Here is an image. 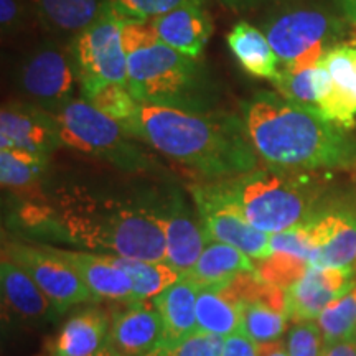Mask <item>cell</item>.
I'll return each instance as SVG.
<instances>
[{"instance_id": "obj_1", "label": "cell", "mask_w": 356, "mask_h": 356, "mask_svg": "<svg viewBox=\"0 0 356 356\" xmlns=\"http://www.w3.org/2000/svg\"><path fill=\"white\" fill-rule=\"evenodd\" d=\"M26 221L101 254L165 261V236L154 198L132 200L84 185L61 186L48 207H30Z\"/></svg>"}, {"instance_id": "obj_2", "label": "cell", "mask_w": 356, "mask_h": 356, "mask_svg": "<svg viewBox=\"0 0 356 356\" xmlns=\"http://www.w3.org/2000/svg\"><path fill=\"white\" fill-rule=\"evenodd\" d=\"M126 132L204 181L234 178L257 168V154L243 118L139 102Z\"/></svg>"}, {"instance_id": "obj_3", "label": "cell", "mask_w": 356, "mask_h": 356, "mask_svg": "<svg viewBox=\"0 0 356 356\" xmlns=\"http://www.w3.org/2000/svg\"><path fill=\"white\" fill-rule=\"evenodd\" d=\"M257 157L284 170H348L356 167V137L322 114L293 106L273 91L241 104Z\"/></svg>"}, {"instance_id": "obj_4", "label": "cell", "mask_w": 356, "mask_h": 356, "mask_svg": "<svg viewBox=\"0 0 356 356\" xmlns=\"http://www.w3.org/2000/svg\"><path fill=\"white\" fill-rule=\"evenodd\" d=\"M127 86L139 102L188 111H211L216 91L198 58L163 43L150 20L129 19L122 26Z\"/></svg>"}, {"instance_id": "obj_5", "label": "cell", "mask_w": 356, "mask_h": 356, "mask_svg": "<svg viewBox=\"0 0 356 356\" xmlns=\"http://www.w3.org/2000/svg\"><path fill=\"white\" fill-rule=\"evenodd\" d=\"M243 216L266 234H277L310 221L317 193L296 170L267 165L244 175L216 180Z\"/></svg>"}, {"instance_id": "obj_6", "label": "cell", "mask_w": 356, "mask_h": 356, "mask_svg": "<svg viewBox=\"0 0 356 356\" xmlns=\"http://www.w3.org/2000/svg\"><path fill=\"white\" fill-rule=\"evenodd\" d=\"M53 115L61 145L104 160L124 172L152 170V160L134 144V137L129 136L126 129L83 97L73 99Z\"/></svg>"}, {"instance_id": "obj_7", "label": "cell", "mask_w": 356, "mask_h": 356, "mask_svg": "<svg viewBox=\"0 0 356 356\" xmlns=\"http://www.w3.org/2000/svg\"><path fill=\"white\" fill-rule=\"evenodd\" d=\"M127 19L106 2L99 15L71 38L83 99L89 101L108 84L127 83V56L122 44V26Z\"/></svg>"}, {"instance_id": "obj_8", "label": "cell", "mask_w": 356, "mask_h": 356, "mask_svg": "<svg viewBox=\"0 0 356 356\" xmlns=\"http://www.w3.org/2000/svg\"><path fill=\"white\" fill-rule=\"evenodd\" d=\"M282 70H305L337 47L341 25L318 8H289L262 25Z\"/></svg>"}, {"instance_id": "obj_9", "label": "cell", "mask_w": 356, "mask_h": 356, "mask_svg": "<svg viewBox=\"0 0 356 356\" xmlns=\"http://www.w3.org/2000/svg\"><path fill=\"white\" fill-rule=\"evenodd\" d=\"M15 79L24 101L51 114L58 113L74 99L79 88L71 43L56 40L38 43L22 58Z\"/></svg>"}, {"instance_id": "obj_10", "label": "cell", "mask_w": 356, "mask_h": 356, "mask_svg": "<svg viewBox=\"0 0 356 356\" xmlns=\"http://www.w3.org/2000/svg\"><path fill=\"white\" fill-rule=\"evenodd\" d=\"M200 222L210 241H220L238 248L252 261L270 256V234L249 222L233 202L226 198L216 181H203L190 188Z\"/></svg>"}, {"instance_id": "obj_11", "label": "cell", "mask_w": 356, "mask_h": 356, "mask_svg": "<svg viewBox=\"0 0 356 356\" xmlns=\"http://www.w3.org/2000/svg\"><path fill=\"white\" fill-rule=\"evenodd\" d=\"M3 257L15 262L38 284L44 296L56 307L58 314H63L78 304L97 300L84 286L76 270L51 246L7 243L3 246Z\"/></svg>"}, {"instance_id": "obj_12", "label": "cell", "mask_w": 356, "mask_h": 356, "mask_svg": "<svg viewBox=\"0 0 356 356\" xmlns=\"http://www.w3.org/2000/svg\"><path fill=\"white\" fill-rule=\"evenodd\" d=\"M318 113L353 129L356 121V44L340 43L318 61Z\"/></svg>"}, {"instance_id": "obj_13", "label": "cell", "mask_w": 356, "mask_h": 356, "mask_svg": "<svg viewBox=\"0 0 356 356\" xmlns=\"http://www.w3.org/2000/svg\"><path fill=\"white\" fill-rule=\"evenodd\" d=\"M163 236H165V262L184 277L193 269L203 249L210 243L198 213L193 215L188 203L177 191L154 198Z\"/></svg>"}, {"instance_id": "obj_14", "label": "cell", "mask_w": 356, "mask_h": 356, "mask_svg": "<svg viewBox=\"0 0 356 356\" xmlns=\"http://www.w3.org/2000/svg\"><path fill=\"white\" fill-rule=\"evenodd\" d=\"M61 145L55 115L24 99L0 111V149H15L50 157Z\"/></svg>"}, {"instance_id": "obj_15", "label": "cell", "mask_w": 356, "mask_h": 356, "mask_svg": "<svg viewBox=\"0 0 356 356\" xmlns=\"http://www.w3.org/2000/svg\"><path fill=\"white\" fill-rule=\"evenodd\" d=\"M355 267L310 266L286 292V314L293 322L317 320L332 302L356 286Z\"/></svg>"}, {"instance_id": "obj_16", "label": "cell", "mask_w": 356, "mask_h": 356, "mask_svg": "<svg viewBox=\"0 0 356 356\" xmlns=\"http://www.w3.org/2000/svg\"><path fill=\"white\" fill-rule=\"evenodd\" d=\"M150 24L163 43L191 58L202 56L213 33V20L204 0H185L150 19Z\"/></svg>"}, {"instance_id": "obj_17", "label": "cell", "mask_w": 356, "mask_h": 356, "mask_svg": "<svg viewBox=\"0 0 356 356\" xmlns=\"http://www.w3.org/2000/svg\"><path fill=\"white\" fill-rule=\"evenodd\" d=\"M108 343L121 356H147L163 343V325L154 302H132L111 323Z\"/></svg>"}, {"instance_id": "obj_18", "label": "cell", "mask_w": 356, "mask_h": 356, "mask_svg": "<svg viewBox=\"0 0 356 356\" xmlns=\"http://www.w3.org/2000/svg\"><path fill=\"white\" fill-rule=\"evenodd\" d=\"M68 264L76 270L92 296L99 299L118 302H136L132 280L124 270L111 262L108 254L91 251L53 248Z\"/></svg>"}, {"instance_id": "obj_19", "label": "cell", "mask_w": 356, "mask_h": 356, "mask_svg": "<svg viewBox=\"0 0 356 356\" xmlns=\"http://www.w3.org/2000/svg\"><path fill=\"white\" fill-rule=\"evenodd\" d=\"M243 289L239 277L231 282L204 284L197 300V333L229 337L241 328Z\"/></svg>"}, {"instance_id": "obj_20", "label": "cell", "mask_w": 356, "mask_h": 356, "mask_svg": "<svg viewBox=\"0 0 356 356\" xmlns=\"http://www.w3.org/2000/svg\"><path fill=\"white\" fill-rule=\"evenodd\" d=\"M317 251L310 266H356V216L350 213H328L310 220Z\"/></svg>"}, {"instance_id": "obj_21", "label": "cell", "mask_w": 356, "mask_h": 356, "mask_svg": "<svg viewBox=\"0 0 356 356\" xmlns=\"http://www.w3.org/2000/svg\"><path fill=\"white\" fill-rule=\"evenodd\" d=\"M202 284L180 277L152 302L163 325V343L175 345L197 333V300Z\"/></svg>"}, {"instance_id": "obj_22", "label": "cell", "mask_w": 356, "mask_h": 356, "mask_svg": "<svg viewBox=\"0 0 356 356\" xmlns=\"http://www.w3.org/2000/svg\"><path fill=\"white\" fill-rule=\"evenodd\" d=\"M111 323L99 309H86L71 317L53 340L50 356H91L109 341Z\"/></svg>"}, {"instance_id": "obj_23", "label": "cell", "mask_w": 356, "mask_h": 356, "mask_svg": "<svg viewBox=\"0 0 356 356\" xmlns=\"http://www.w3.org/2000/svg\"><path fill=\"white\" fill-rule=\"evenodd\" d=\"M226 43L236 61L249 76L269 81L277 78L280 70L279 58L262 30L249 22H238L226 35Z\"/></svg>"}, {"instance_id": "obj_24", "label": "cell", "mask_w": 356, "mask_h": 356, "mask_svg": "<svg viewBox=\"0 0 356 356\" xmlns=\"http://www.w3.org/2000/svg\"><path fill=\"white\" fill-rule=\"evenodd\" d=\"M0 284H2V296L7 305L19 317L37 322V320H44L53 314H58L56 307L44 296L38 284L22 267L7 257H2V264H0Z\"/></svg>"}, {"instance_id": "obj_25", "label": "cell", "mask_w": 356, "mask_h": 356, "mask_svg": "<svg viewBox=\"0 0 356 356\" xmlns=\"http://www.w3.org/2000/svg\"><path fill=\"white\" fill-rule=\"evenodd\" d=\"M241 275H259L252 259L231 244L210 241L203 249L193 269L184 277H190L202 284H221L241 277Z\"/></svg>"}, {"instance_id": "obj_26", "label": "cell", "mask_w": 356, "mask_h": 356, "mask_svg": "<svg viewBox=\"0 0 356 356\" xmlns=\"http://www.w3.org/2000/svg\"><path fill=\"white\" fill-rule=\"evenodd\" d=\"M40 22L56 35L76 37L99 15L106 0H29Z\"/></svg>"}, {"instance_id": "obj_27", "label": "cell", "mask_w": 356, "mask_h": 356, "mask_svg": "<svg viewBox=\"0 0 356 356\" xmlns=\"http://www.w3.org/2000/svg\"><path fill=\"white\" fill-rule=\"evenodd\" d=\"M108 256L114 266H118L131 277L136 302L154 299L180 279V274L173 270L165 261H144L115 254Z\"/></svg>"}, {"instance_id": "obj_28", "label": "cell", "mask_w": 356, "mask_h": 356, "mask_svg": "<svg viewBox=\"0 0 356 356\" xmlns=\"http://www.w3.org/2000/svg\"><path fill=\"white\" fill-rule=\"evenodd\" d=\"M261 287L257 296L244 297L243 320L239 328L257 345L280 340V337L287 330L289 322L286 312L275 309L269 300L262 297Z\"/></svg>"}, {"instance_id": "obj_29", "label": "cell", "mask_w": 356, "mask_h": 356, "mask_svg": "<svg viewBox=\"0 0 356 356\" xmlns=\"http://www.w3.org/2000/svg\"><path fill=\"white\" fill-rule=\"evenodd\" d=\"M48 159L15 149H0V181L8 190L33 191L47 172Z\"/></svg>"}, {"instance_id": "obj_30", "label": "cell", "mask_w": 356, "mask_h": 356, "mask_svg": "<svg viewBox=\"0 0 356 356\" xmlns=\"http://www.w3.org/2000/svg\"><path fill=\"white\" fill-rule=\"evenodd\" d=\"M317 323L322 330L323 346H332L356 337V286L332 302L320 314Z\"/></svg>"}, {"instance_id": "obj_31", "label": "cell", "mask_w": 356, "mask_h": 356, "mask_svg": "<svg viewBox=\"0 0 356 356\" xmlns=\"http://www.w3.org/2000/svg\"><path fill=\"white\" fill-rule=\"evenodd\" d=\"M315 66L305 70L280 68L277 78L270 83L277 89V95L291 104L318 113V83Z\"/></svg>"}, {"instance_id": "obj_32", "label": "cell", "mask_w": 356, "mask_h": 356, "mask_svg": "<svg viewBox=\"0 0 356 356\" xmlns=\"http://www.w3.org/2000/svg\"><path fill=\"white\" fill-rule=\"evenodd\" d=\"M88 102H91L102 114L109 115L126 129L139 109V101L132 96L127 83H113L96 92Z\"/></svg>"}, {"instance_id": "obj_33", "label": "cell", "mask_w": 356, "mask_h": 356, "mask_svg": "<svg viewBox=\"0 0 356 356\" xmlns=\"http://www.w3.org/2000/svg\"><path fill=\"white\" fill-rule=\"evenodd\" d=\"M310 264L300 257L284 254V252H273L266 259L257 261V273L264 282L270 286L287 291L293 282H297Z\"/></svg>"}, {"instance_id": "obj_34", "label": "cell", "mask_w": 356, "mask_h": 356, "mask_svg": "<svg viewBox=\"0 0 356 356\" xmlns=\"http://www.w3.org/2000/svg\"><path fill=\"white\" fill-rule=\"evenodd\" d=\"M270 254L273 252H284V254H291L300 257L312 264L315 251H317V243H315L314 233H312L310 221L304 225L296 226L282 233L270 234Z\"/></svg>"}, {"instance_id": "obj_35", "label": "cell", "mask_w": 356, "mask_h": 356, "mask_svg": "<svg viewBox=\"0 0 356 356\" xmlns=\"http://www.w3.org/2000/svg\"><path fill=\"white\" fill-rule=\"evenodd\" d=\"M225 338L210 333H195L175 345H160L147 356H221Z\"/></svg>"}, {"instance_id": "obj_36", "label": "cell", "mask_w": 356, "mask_h": 356, "mask_svg": "<svg viewBox=\"0 0 356 356\" xmlns=\"http://www.w3.org/2000/svg\"><path fill=\"white\" fill-rule=\"evenodd\" d=\"M286 343L291 356H322L323 337L317 320L297 322L289 330Z\"/></svg>"}, {"instance_id": "obj_37", "label": "cell", "mask_w": 356, "mask_h": 356, "mask_svg": "<svg viewBox=\"0 0 356 356\" xmlns=\"http://www.w3.org/2000/svg\"><path fill=\"white\" fill-rule=\"evenodd\" d=\"M106 2H109L111 6H114L131 19L150 20L172 10L173 7L180 6L185 0H106Z\"/></svg>"}, {"instance_id": "obj_38", "label": "cell", "mask_w": 356, "mask_h": 356, "mask_svg": "<svg viewBox=\"0 0 356 356\" xmlns=\"http://www.w3.org/2000/svg\"><path fill=\"white\" fill-rule=\"evenodd\" d=\"M26 6L24 0H0V24L3 33H12L24 25Z\"/></svg>"}, {"instance_id": "obj_39", "label": "cell", "mask_w": 356, "mask_h": 356, "mask_svg": "<svg viewBox=\"0 0 356 356\" xmlns=\"http://www.w3.org/2000/svg\"><path fill=\"white\" fill-rule=\"evenodd\" d=\"M221 356H259V345L252 341L246 333L238 330L225 338Z\"/></svg>"}, {"instance_id": "obj_40", "label": "cell", "mask_w": 356, "mask_h": 356, "mask_svg": "<svg viewBox=\"0 0 356 356\" xmlns=\"http://www.w3.org/2000/svg\"><path fill=\"white\" fill-rule=\"evenodd\" d=\"M325 356H356V337L325 346Z\"/></svg>"}, {"instance_id": "obj_41", "label": "cell", "mask_w": 356, "mask_h": 356, "mask_svg": "<svg viewBox=\"0 0 356 356\" xmlns=\"http://www.w3.org/2000/svg\"><path fill=\"white\" fill-rule=\"evenodd\" d=\"M259 356H291L287 350V343L275 340L270 343L259 345Z\"/></svg>"}, {"instance_id": "obj_42", "label": "cell", "mask_w": 356, "mask_h": 356, "mask_svg": "<svg viewBox=\"0 0 356 356\" xmlns=\"http://www.w3.org/2000/svg\"><path fill=\"white\" fill-rule=\"evenodd\" d=\"M221 2L228 8H233V10H248V8L259 7L267 0H221Z\"/></svg>"}, {"instance_id": "obj_43", "label": "cell", "mask_w": 356, "mask_h": 356, "mask_svg": "<svg viewBox=\"0 0 356 356\" xmlns=\"http://www.w3.org/2000/svg\"><path fill=\"white\" fill-rule=\"evenodd\" d=\"M338 6H340L341 12L346 17V20L351 25L356 26V0H337Z\"/></svg>"}, {"instance_id": "obj_44", "label": "cell", "mask_w": 356, "mask_h": 356, "mask_svg": "<svg viewBox=\"0 0 356 356\" xmlns=\"http://www.w3.org/2000/svg\"><path fill=\"white\" fill-rule=\"evenodd\" d=\"M91 356H121V355H119L118 351H115V350L113 348V346H111V345L108 343V345L104 346V348L99 350V351H97V353L91 355Z\"/></svg>"}, {"instance_id": "obj_45", "label": "cell", "mask_w": 356, "mask_h": 356, "mask_svg": "<svg viewBox=\"0 0 356 356\" xmlns=\"http://www.w3.org/2000/svg\"><path fill=\"white\" fill-rule=\"evenodd\" d=\"M351 43H353V44H356V35H355V38H353V40H351Z\"/></svg>"}, {"instance_id": "obj_46", "label": "cell", "mask_w": 356, "mask_h": 356, "mask_svg": "<svg viewBox=\"0 0 356 356\" xmlns=\"http://www.w3.org/2000/svg\"><path fill=\"white\" fill-rule=\"evenodd\" d=\"M322 356H325V346H323V353H322Z\"/></svg>"}]
</instances>
